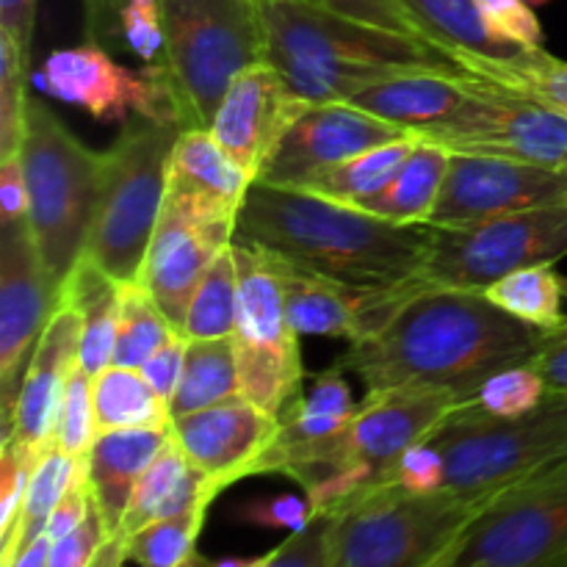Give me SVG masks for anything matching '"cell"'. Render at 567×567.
<instances>
[{"instance_id": "obj_1", "label": "cell", "mask_w": 567, "mask_h": 567, "mask_svg": "<svg viewBox=\"0 0 567 567\" xmlns=\"http://www.w3.org/2000/svg\"><path fill=\"white\" fill-rule=\"evenodd\" d=\"M554 332L463 288L371 291L363 336L336 360L371 391L419 388L471 399L487 377L529 363Z\"/></svg>"}, {"instance_id": "obj_2", "label": "cell", "mask_w": 567, "mask_h": 567, "mask_svg": "<svg viewBox=\"0 0 567 567\" xmlns=\"http://www.w3.org/2000/svg\"><path fill=\"white\" fill-rule=\"evenodd\" d=\"M233 238L338 286L393 291L419 277L432 227L393 225L354 205L255 181Z\"/></svg>"}, {"instance_id": "obj_3", "label": "cell", "mask_w": 567, "mask_h": 567, "mask_svg": "<svg viewBox=\"0 0 567 567\" xmlns=\"http://www.w3.org/2000/svg\"><path fill=\"white\" fill-rule=\"evenodd\" d=\"M181 131L175 122L136 116L100 153L97 203L83 255L116 282H133L142 275Z\"/></svg>"}, {"instance_id": "obj_4", "label": "cell", "mask_w": 567, "mask_h": 567, "mask_svg": "<svg viewBox=\"0 0 567 567\" xmlns=\"http://www.w3.org/2000/svg\"><path fill=\"white\" fill-rule=\"evenodd\" d=\"M164 66L181 127H210L230 83L266 61L255 0H161Z\"/></svg>"}, {"instance_id": "obj_5", "label": "cell", "mask_w": 567, "mask_h": 567, "mask_svg": "<svg viewBox=\"0 0 567 567\" xmlns=\"http://www.w3.org/2000/svg\"><path fill=\"white\" fill-rule=\"evenodd\" d=\"M430 443L446 463L452 496L487 502L496 493L567 460V396H551L515 419H496L465 399Z\"/></svg>"}, {"instance_id": "obj_6", "label": "cell", "mask_w": 567, "mask_h": 567, "mask_svg": "<svg viewBox=\"0 0 567 567\" xmlns=\"http://www.w3.org/2000/svg\"><path fill=\"white\" fill-rule=\"evenodd\" d=\"M20 158L31 194L28 230L59 291L86 249L97 203L100 153L78 142L42 100L28 97Z\"/></svg>"}, {"instance_id": "obj_7", "label": "cell", "mask_w": 567, "mask_h": 567, "mask_svg": "<svg viewBox=\"0 0 567 567\" xmlns=\"http://www.w3.org/2000/svg\"><path fill=\"white\" fill-rule=\"evenodd\" d=\"M487 502L377 487L332 515L330 567H435Z\"/></svg>"}, {"instance_id": "obj_8", "label": "cell", "mask_w": 567, "mask_h": 567, "mask_svg": "<svg viewBox=\"0 0 567 567\" xmlns=\"http://www.w3.org/2000/svg\"><path fill=\"white\" fill-rule=\"evenodd\" d=\"M463 402L465 399L454 393L419 388L371 391L363 402H358L347 430L327 441L280 452L277 474L291 476L297 485H302L310 476L327 471L365 468L377 485L388 487L402 454L430 441L432 432Z\"/></svg>"}, {"instance_id": "obj_9", "label": "cell", "mask_w": 567, "mask_h": 567, "mask_svg": "<svg viewBox=\"0 0 567 567\" xmlns=\"http://www.w3.org/2000/svg\"><path fill=\"white\" fill-rule=\"evenodd\" d=\"M258 6L266 61L282 78L349 64L463 70L452 53L437 44L332 14L310 0H264Z\"/></svg>"}, {"instance_id": "obj_10", "label": "cell", "mask_w": 567, "mask_h": 567, "mask_svg": "<svg viewBox=\"0 0 567 567\" xmlns=\"http://www.w3.org/2000/svg\"><path fill=\"white\" fill-rule=\"evenodd\" d=\"M567 258V205L524 210L463 227H432L430 252L413 288H463L482 291L491 282Z\"/></svg>"}, {"instance_id": "obj_11", "label": "cell", "mask_w": 567, "mask_h": 567, "mask_svg": "<svg viewBox=\"0 0 567 567\" xmlns=\"http://www.w3.org/2000/svg\"><path fill=\"white\" fill-rule=\"evenodd\" d=\"M435 567H567V460L496 493Z\"/></svg>"}, {"instance_id": "obj_12", "label": "cell", "mask_w": 567, "mask_h": 567, "mask_svg": "<svg viewBox=\"0 0 567 567\" xmlns=\"http://www.w3.org/2000/svg\"><path fill=\"white\" fill-rule=\"evenodd\" d=\"M233 252L238 266V310L230 338L241 396L266 413L282 415L305 388L299 332L288 319L286 297L269 255L236 238Z\"/></svg>"}, {"instance_id": "obj_13", "label": "cell", "mask_w": 567, "mask_h": 567, "mask_svg": "<svg viewBox=\"0 0 567 567\" xmlns=\"http://www.w3.org/2000/svg\"><path fill=\"white\" fill-rule=\"evenodd\" d=\"M474 81V97L452 120L419 138L452 155H485L563 169L567 161V116L502 92L480 78Z\"/></svg>"}, {"instance_id": "obj_14", "label": "cell", "mask_w": 567, "mask_h": 567, "mask_svg": "<svg viewBox=\"0 0 567 567\" xmlns=\"http://www.w3.org/2000/svg\"><path fill=\"white\" fill-rule=\"evenodd\" d=\"M33 83L100 122L125 125L131 116H147L181 125L164 66L144 64L142 70H131L111 59L97 42L53 50L33 72Z\"/></svg>"}, {"instance_id": "obj_15", "label": "cell", "mask_w": 567, "mask_h": 567, "mask_svg": "<svg viewBox=\"0 0 567 567\" xmlns=\"http://www.w3.org/2000/svg\"><path fill=\"white\" fill-rule=\"evenodd\" d=\"M59 305L28 221L0 227V415L11 437L17 399L39 338Z\"/></svg>"}, {"instance_id": "obj_16", "label": "cell", "mask_w": 567, "mask_h": 567, "mask_svg": "<svg viewBox=\"0 0 567 567\" xmlns=\"http://www.w3.org/2000/svg\"><path fill=\"white\" fill-rule=\"evenodd\" d=\"M567 205V169L524 161L452 155L430 227H463Z\"/></svg>"}, {"instance_id": "obj_17", "label": "cell", "mask_w": 567, "mask_h": 567, "mask_svg": "<svg viewBox=\"0 0 567 567\" xmlns=\"http://www.w3.org/2000/svg\"><path fill=\"white\" fill-rule=\"evenodd\" d=\"M172 437L221 493L244 476L264 474L266 454L280 437V415L266 413L247 396H233L172 421Z\"/></svg>"}, {"instance_id": "obj_18", "label": "cell", "mask_w": 567, "mask_h": 567, "mask_svg": "<svg viewBox=\"0 0 567 567\" xmlns=\"http://www.w3.org/2000/svg\"><path fill=\"white\" fill-rule=\"evenodd\" d=\"M308 105L269 61H260L230 83L210 122V133L227 155L258 181Z\"/></svg>"}, {"instance_id": "obj_19", "label": "cell", "mask_w": 567, "mask_h": 567, "mask_svg": "<svg viewBox=\"0 0 567 567\" xmlns=\"http://www.w3.org/2000/svg\"><path fill=\"white\" fill-rule=\"evenodd\" d=\"M404 136L413 133L352 103H310L286 133L258 181L271 186H297L327 166Z\"/></svg>"}, {"instance_id": "obj_20", "label": "cell", "mask_w": 567, "mask_h": 567, "mask_svg": "<svg viewBox=\"0 0 567 567\" xmlns=\"http://www.w3.org/2000/svg\"><path fill=\"white\" fill-rule=\"evenodd\" d=\"M233 236H236V227L230 225H199L172 205L164 203L161 208L138 282L147 286V291L153 293L158 308L181 336L188 302L199 280L216 255L230 247Z\"/></svg>"}, {"instance_id": "obj_21", "label": "cell", "mask_w": 567, "mask_h": 567, "mask_svg": "<svg viewBox=\"0 0 567 567\" xmlns=\"http://www.w3.org/2000/svg\"><path fill=\"white\" fill-rule=\"evenodd\" d=\"M252 183L210 127H186L172 150L164 203L199 225L236 227Z\"/></svg>"}, {"instance_id": "obj_22", "label": "cell", "mask_w": 567, "mask_h": 567, "mask_svg": "<svg viewBox=\"0 0 567 567\" xmlns=\"http://www.w3.org/2000/svg\"><path fill=\"white\" fill-rule=\"evenodd\" d=\"M81 332L83 319L78 308L64 302L55 305L53 316L33 349L31 363H28L20 399H17L11 437L6 441L33 454H44L53 446L61 396H64L72 369L78 365V358H81Z\"/></svg>"}, {"instance_id": "obj_23", "label": "cell", "mask_w": 567, "mask_h": 567, "mask_svg": "<svg viewBox=\"0 0 567 567\" xmlns=\"http://www.w3.org/2000/svg\"><path fill=\"white\" fill-rule=\"evenodd\" d=\"M474 75L465 70H413L363 89L347 103L424 136L452 120L474 97Z\"/></svg>"}, {"instance_id": "obj_24", "label": "cell", "mask_w": 567, "mask_h": 567, "mask_svg": "<svg viewBox=\"0 0 567 567\" xmlns=\"http://www.w3.org/2000/svg\"><path fill=\"white\" fill-rule=\"evenodd\" d=\"M169 437L172 430H111L94 437L86 454L89 485L111 537L120 535L122 518L138 480L169 443Z\"/></svg>"}, {"instance_id": "obj_25", "label": "cell", "mask_w": 567, "mask_h": 567, "mask_svg": "<svg viewBox=\"0 0 567 567\" xmlns=\"http://www.w3.org/2000/svg\"><path fill=\"white\" fill-rule=\"evenodd\" d=\"M266 255L275 266L282 297H286L288 319L299 336L343 338L349 343L363 336V308L371 291L338 286V282L299 269L277 255Z\"/></svg>"}, {"instance_id": "obj_26", "label": "cell", "mask_w": 567, "mask_h": 567, "mask_svg": "<svg viewBox=\"0 0 567 567\" xmlns=\"http://www.w3.org/2000/svg\"><path fill=\"white\" fill-rule=\"evenodd\" d=\"M216 496H219V491L210 485L208 476L194 468L175 437H169V443L150 463V468L144 471L136 491H133L120 526V537H131L133 532L144 529L147 524L175 518V515L188 513L199 504H214Z\"/></svg>"}, {"instance_id": "obj_27", "label": "cell", "mask_w": 567, "mask_h": 567, "mask_svg": "<svg viewBox=\"0 0 567 567\" xmlns=\"http://www.w3.org/2000/svg\"><path fill=\"white\" fill-rule=\"evenodd\" d=\"M120 286L92 258L81 255L59 288V302L78 308L83 319L81 358L78 365L89 377H97L114 365L116 330H120Z\"/></svg>"}, {"instance_id": "obj_28", "label": "cell", "mask_w": 567, "mask_h": 567, "mask_svg": "<svg viewBox=\"0 0 567 567\" xmlns=\"http://www.w3.org/2000/svg\"><path fill=\"white\" fill-rule=\"evenodd\" d=\"M457 64L502 92L567 116V61L546 53L543 48H524L507 59L457 55Z\"/></svg>"}, {"instance_id": "obj_29", "label": "cell", "mask_w": 567, "mask_h": 567, "mask_svg": "<svg viewBox=\"0 0 567 567\" xmlns=\"http://www.w3.org/2000/svg\"><path fill=\"white\" fill-rule=\"evenodd\" d=\"M452 153L437 144L419 138L410 158L396 172L385 192L371 197L360 208L393 225H426L441 197L443 181H446Z\"/></svg>"}, {"instance_id": "obj_30", "label": "cell", "mask_w": 567, "mask_h": 567, "mask_svg": "<svg viewBox=\"0 0 567 567\" xmlns=\"http://www.w3.org/2000/svg\"><path fill=\"white\" fill-rule=\"evenodd\" d=\"M415 144H419V136H404L396 138V142L380 144V147L363 150V153L352 155L341 164L327 166V169L310 175L308 181L286 188H299V192L316 194V197L332 199V203L360 208L371 197L385 192L388 183L396 177L404 161L410 158Z\"/></svg>"}, {"instance_id": "obj_31", "label": "cell", "mask_w": 567, "mask_h": 567, "mask_svg": "<svg viewBox=\"0 0 567 567\" xmlns=\"http://www.w3.org/2000/svg\"><path fill=\"white\" fill-rule=\"evenodd\" d=\"M430 42L457 55H485V59H507L520 53V44L504 39L487 22L476 0H404Z\"/></svg>"}, {"instance_id": "obj_32", "label": "cell", "mask_w": 567, "mask_h": 567, "mask_svg": "<svg viewBox=\"0 0 567 567\" xmlns=\"http://www.w3.org/2000/svg\"><path fill=\"white\" fill-rule=\"evenodd\" d=\"M83 468H86V457H75V454L64 452L55 443L42 454V460H39L37 471L31 476L25 498H22L20 518H17L11 535L0 543V567L14 565L17 557L33 540H39L44 535L48 518L59 507L61 498L66 496V491L75 485Z\"/></svg>"}, {"instance_id": "obj_33", "label": "cell", "mask_w": 567, "mask_h": 567, "mask_svg": "<svg viewBox=\"0 0 567 567\" xmlns=\"http://www.w3.org/2000/svg\"><path fill=\"white\" fill-rule=\"evenodd\" d=\"M92 402L97 435L111 430H172L169 404L136 369L109 365L92 377Z\"/></svg>"}, {"instance_id": "obj_34", "label": "cell", "mask_w": 567, "mask_h": 567, "mask_svg": "<svg viewBox=\"0 0 567 567\" xmlns=\"http://www.w3.org/2000/svg\"><path fill=\"white\" fill-rule=\"evenodd\" d=\"M233 396H241L238 380V360L233 338H203L188 341L186 365H183L181 385L169 404L172 421L197 410L214 408Z\"/></svg>"}, {"instance_id": "obj_35", "label": "cell", "mask_w": 567, "mask_h": 567, "mask_svg": "<svg viewBox=\"0 0 567 567\" xmlns=\"http://www.w3.org/2000/svg\"><path fill=\"white\" fill-rule=\"evenodd\" d=\"M480 293L504 313L548 332H557L567 321L563 310V275L557 271V264L526 266L491 282Z\"/></svg>"}, {"instance_id": "obj_36", "label": "cell", "mask_w": 567, "mask_h": 567, "mask_svg": "<svg viewBox=\"0 0 567 567\" xmlns=\"http://www.w3.org/2000/svg\"><path fill=\"white\" fill-rule=\"evenodd\" d=\"M177 336L175 327L158 308L147 286L138 280L122 282L120 286V330H116L114 365L122 369H136L142 365Z\"/></svg>"}, {"instance_id": "obj_37", "label": "cell", "mask_w": 567, "mask_h": 567, "mask_svg": "<svg viewBox=\"0 0 567 567\" xmlns=\"http://www.w3.org/2000/svg\"><path fill=\"white\" fill-rule=\"evenodd\" d=\"M238 310V266L236 252L230 247L216 255L214 264L199 280L192 302H188L186 324L183 336L188 341H203V338H230L236 327Z\"/></svg>"}, {"instance_id": "obj_38", "label": "cell", "mask_w": 567, "mask_h": 567, "mask_svg": "<svg viewBox=\"0 0 567 567\" xmlns=\"http://www.w3.org/2000/svg\"><path fill=\"white\" fill-rule=\"evenodd\" d=\"M210 504L188 509L175 518L155 520L125 537V554L138 567H183L197 554Z\"/></svg>"}, {"instance_id": "obj_39", "label": "cell", "mask_w": 567, "mask_h": 567, "mask_svg": "<svg viewBox=\"0 0 567 567\" xmlns=\"http://www.w3.org/2000/svg\"><path fill=\"white\" fill-rule=\"evenodd\" d=\"M546 396V382L529 360V363L509 365V369L487 377L468 402L482 413L496 415V419H515V415L540 408Z\"/></svg>"}, {"instance_id": "obj_40", "label": "cell", "mask_w": 567, "mask_h": 567, "mask_svg": "<svg viewBox=\"0 0 567 567\" xmlns=\"http://www.w3.org/2000/svg\"><path fill=\"white\" fill-rule=\"evenodd\" d=\"M28 61L9 33L0 31V161L20 155L28 111Z\"/></svg>"}, {"instance_id": "obj_41", "label": "cell", "mask_w": 567, "mask_h": 567, "mask_svg": "<svg viewBox=\"0 0 567 567\" xmlns=\"http://www.w3.org/2000/svg\"><path fill=\"white\" fill-rule=\"evenodd\" d=\"M94 437H97V421H94L92 377L81 365H75L64 388V396H61L53 443L75 457H86Z\"/></svg>"}, {"instance_id": "obj_42", "label": "cell", "mask_w": 567, "mask_h": 567, "mask_svg": "<svg viewBox=\"0 0 567 567\" xmlns=\"http://www.w3.org/2000/svg\"><path fill=\"white\" fill-rule=\"evenodd\" d=\"M319 518L313 502L308 496H297V493H277V496H260L249 498L247 504L238 507V520L247 526H258V529H277V532H302Z\"/></svg>"}, {"instance_id": "obj_43", "label": "cell", "mask_w": 567, "mask_h": 567, "mask_svg": "<svg viewBox=\"0 0 567 567\" xmlns=\"http://www.w3.org/2000/svg\"><path fill=\"white\" fill-rule=\"evenodd\" d=\"M39 460L42 454L25 452L17 443L3 441V449H0V543L11 535L20 518L22 498H25Z\"/></svg>"}, {"instance_id": "obj_44", "label": "cell", "mask_w": 567, "mask_h": 567, "mask_svg": "<svg viewBox=\"0 0 567 567\" xmlns=\"http://www.w3.org/2000/svg\"><path fill=\"white\" fill-rule=\"evenodd\" d=\"M310 3L321 6V9L332 11V14L365 22V25L385 28V31L404 33V37L430 42L426 31L421 28V22L415 20V14L410 11V6L404 3V0H310Z\"/></svg>"}, {"instance_id": "obj_45", "label": "cell", "mask_w": 567, "mask_h": 567, "mask_svg": "<svg viewBox=\"0 0 567 567\" xmlns=\"http://www.w3.org/2000/svg\"><path fill=\"white\" fill-rule=\"evenodd\" d=\"M122 44L144 64H158L164 53V3L161 0H127L122 9Z\"/></svg>"}, {"instance_id": "obj_46", "label": "cell", "mask_w": 567, "mask_h": 567, "mask_svg": "<svg viewBox=\"0 0 567 567\" xmlns=\"http://www.w3.org/2000/svg\"><path fill=\"white\" fill-rule=\"evenodd\" d=\"M332 515H319L302 532H293L286 543L269 551L264 567H330Z\"/></svg>"}, {"instance_id": "obj_47", "label": "cell", "mask_w": 567, "mask_h": 567, "mask_svg": "<svg viewBox=\"0 0 567 567\" xmlns=\"http://www.w3.org/2000/svg\"><path fill=\"white\" fill-rule=\"evenodd\" d=\"M109 540L111 532L105 526L103 515H100L97 504H94L92 513L86 515V520L75 532L53 543L48 567H92Z\"/></svg>"}, {"instance_id": "obj_48", "label": "cell", "mask_w": 567, "mask_h": 567, "mask_svg": "<svg viewBox=\"0 0 567 567\" xmlns=\"http://www.w3.org/2000/svg\"><path fill=\"white\" fill-rule=\"evenodd\" d=\"M391 485L402 487L408 493H419V496L441 493L446 487V463H443V454L430 441L408 449L402 454V460H399L396 471H393Z\"/></svg>"}, {"instance_id": "obj_49", "label": "cell", "mask_w": 567, "mask_h": 567, "mask_svg": "<svg viewBox=\"0 0 567 567\" xmlns=\"http://www.w3.org/2000/svg\"><path fill=\"white\" fill-rule=\"evenodd\" d=\"M476 3H480L487 22L509 42L520 44V48H543L546 44L540 20H537L535 9L526 6L524 0H476Z\"/></svg>"}, {"instance_id": "obj_50", "label": "cell", "mask_w": 567, "mask_h": 567, "mask_svg": "<svg viewBox=\"0 0 567 567\" xmlns=\"http://www.w3.org/2000/svg\"><path fill=\"white\" fill-rule=\"evenodd\" d=\"M186 349H188V338L186 336H172L147 363L142 365L144 380L153 385V391L164 399L166 404H172L175 399L177 385H181L183 377V365H186Z\"/></svg>"}, {"instance_id": "obj_51", "label": "cell", "mask_w": 567, "mask_h": 567, "mask_svg": "<svg viewBox=\"0 0 567 567\" xmlns=\"http://www.w3.org/2000/svg\"><path fill=\"white\" fill-rule=\"evenodd\" d=\"M92 507H94V493H92V485H89V471L83 468V474L78 476L75 485L66 491V496L61 498L59 507H55L53 515L48 518L44 535H48L53 543L61 540V537L75 532L78 526L86 520V515L92 513Z\"/></svg>"}, {"instance_id": "obj_52", "label": "cell", "mask_w": 567, "mask_h": 567, "mask_svg": "<svg viewBox=\"0 0 567 567\" xmlns=\"http://www.w3.org/2000/svg\"><path fill=\"white\" fill-rule=\"evenodd\" d=\"M0 210H3V225L28 221L31 194H28V181L20 155L0 161Z\"/></svg>"}, {"instance_id": "obj_53", "label": "cell", "mask_w": 567, "mask_h": 567, "mask_svg": "<svg viewBox=\"0 0 567 567\" xmlns=\"http://www.w3.org/2000/svg\"><path fill=\"white\" fill-rule=\"evenodd\" d=\"M127 0H83V14H86V37L97 44H120L122 42V9Z\"/></svg>"}, {"instance_id": "obj_54", "label": "cell", "mask_w": 567, "mask_h": 567, "mask_svg": "<svg viewBox=\"0 0 567 567\" xmlns=\"http://www.w3.org/2000/svg\"><path fill=\"white\" fill-rule=\"evenodd\" d=\"M39 0H0V31L9 33L25 61H31L33 25H37Z\"/></svg>"}, {"instance_id": "obj_55", "label": "cell", "mask_w": 567, "mask_h": 567, "mask_svg": "<svg viewBox=\"0 0 567 567\" xmlns=\"http://www.w3.org/2000/svg\"><path fill=\"white\" fill-rule=\"evenodd\" d=\"M551 396H567V332H554L551 341L532 360Z\"/></svg>"}, {"instance_id": "obj_56", "label": "cell", "mask_w": 567, "mask_h": 567, "mask_svg": "<svg viewBox=\"0 0 567 567\" xmlns=\"http://www.w3.org/2000/svg\"><path fill=\"white\" fill-rule=\"evenodd\" d=\"M50 548H53V540L48 535H42L39 540H33L25 551L17 557V563L11 567H48L50 565Z\"/></svg>"}, {"instance_id": "obj_57", "label": "cell", "mask_w": 567, "mask_h": 567, "mask_svg": "<svg viewBox=\"0 0 567 567\" xmlns=\"http://www.w3.org/2000/svg\"><path fill=\"white\" fill-rule=\"evenodd\" d=\"M127 563V554H125V537L114 535L109 543L103 546L100 557L94 559L92 567H122Z\"/></svg>"}, {"instance_id": "obj_58", "label": "cell", "mask_w": 567, "mask_h": 567, "mask_svg": "<svg viewBox=\"0 0 567 567\" xmlns=\"http://www.w3.org/2000/svg\"><path fill=\"white\" fill-rule=\"evenodd\" d=\"M269 554L260 557H227V559H208V567H264Z\"/></svg>"}, {"instance_id": "obj_59", "label": "cell", "mask_w": 567, "mask_h": 567, "mask_svg": "<svg viewBox=\"0 0 567 567\" xmlns=\"http://www.w3.org/2000/svg\"><path fill=\"white\" fill-rule=\"evenodd\" d=\"M183 567H208V559H205L203 554H194V557L188 559V563L183 565Z\"/></svg>"}, {"instance_id": "obj_60", "label": "cell", "mask_w": 567, "mask_h": 567, "mask_svg": "<svg viewBox=\"0 0 567 567\" xmlns=\"http://www.w3.org/2000/svg\"><path fill=\"white\" fill-rule=\"evenodd\" d=\"M526 6H532V9H540V6H548L551 0H524Z\"/></svg>"}, {"instance_id": "obj_61", "label": "cell", "mask_w": 567, "mask_h": 567, "mask_svg": "<svg viewBox=\"0 0 567 567\" xmlns=\"http://www.w3.org/2000/svg\"><path fill=\"white\" fill-rule=\"evenodd\" d=\"M563 291H565V299H567V277L563 275Z\"/></svg>"}, {"instance_id": "obj_62", "label": "cell", "mask_w": 567, "mask_h": 567, "mask_svg": "<svg viewBox=\"0 0 567 567\" xmlns=\"http://www.w3.org/2000/svg\"><path fill=\"white\" fill-rule=\"evenodd\" d=\"M559 332H567V321H565V324H563V327H559Z\"/></svg>"}, {"instance_id": "obj_63", "label": "cell", "mask_w": 567, "mask_h": 567, "mask_svg": "<svg viewBox=\"0 0 567 567\" xmlns=\"http://www.w3.org/2000/svg\"><path fill=\"white\" fill-rule=\"evenodd\" d=\"M255 3H264V0H255Z\"/></svg>"}, {"instance_id": "obj_64", "label": "cell", "mask_w": 567, "mask_h": 567, "mask_svg": "<svg viewBox=\"0 0 567 567\" xmlns=\"http://www.w3.org/2000/svg\"><path fill=\"white\" fill-rule=\"evenodd\" d=\"M563 169H567V161H565V166H563Z\"/></svg>"}]
</instances>
